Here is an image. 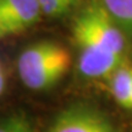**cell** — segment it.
<instances>
[{"label": "cell", "mask_w": 132, "mask_h": 132, "mask_svg": "<svg viewBox=\"0 0 132 132\" xmlns=\"http://www.w3.org/2000/svg\"><path fill=\"white\" fill-rule=\"evenodd\" d=\"M0 132H33V127L29 119L19 111L0 119Z\"/></svg>", "instance_id": "8"}, {"label": "cell", "mask_w": 132, "mask_h": 132, "mask_svg": "<svg viewBox=\"0 0 132 132\" xmlns=\"http://www.w3.org/2000/svg\"><path fill=\"white\" fill-rule=\"evenodd\" d=\"M47 132H119L111 120L89 105L77 104L62 110Z\"/></svg>", "instance_id": "3"}, {"label": "cell", "mask_w": 132, "mask_h": 132, "mask_svg": "<svg viewBox=\"0 0 132 132\" xmlns=\"http://www.w3.org/2000/svg\"><path fill=\"white\" fill-rule=\"evenodd\" d=\"M100 3L120 28L132 32V0H100Z\"/></svg>", "instance_id": "6"}, {"label": "cell", "mask_w": 132, "mask_h": 132, "mask_svg": "<svg viewBox=\"0 0 132 132\" xmlns=\"http://www.w3.org/2000/svg\"><path fill=\"white\" fill-rule=\"evenodd\" d=\"M5 88H6V78H5V73L0 75V97L3 95Z\"/></svg>", "instance_id": "9"}, {"label": "cell", "mask_w": 132, "mask_h": 132, "mask_svg": "<svg viewBox=\"0 0 132 132\" xmlns=\"http://www.w3.org/2000/svg\"><path fill=\"white\" fill-rule=\"evenodd\" d=\"M72 37L78 48L77 67L86 78L109 77L123 62V31L100 1H92L78 12L72 24Z\"/></svg>", "instance_id": "1"}, {"label": "cell", "mask_w": 132, "mask_h": 132, "mask_svg": "<svg viewBox=\"0 0 132 132\" xmlns=\"http://www.w3.org/2000/svg\"><path fill=\"white\" fill-rule=\"evenodd\" d=\"M109 80L110 90L114 99L119 105L126 109L132 93V66L122 62L109 76Z\"/></svg>", "instance_id": "5"}, {"label": "cell", "mask_w": 132, "mask_h": 132, "mask_svg": "<svg viewBox=\"0 0 132 132\" xmlns=\"http://www.w3.org/2000/svg\"><path fill=\"white\" fill-rule=\"evenodd\" d=\"M0 75H4V66H3L1 61H0Z\"/></svg>", "instance_id": "11"}, {"label": "cell", "mask_w": 132, "mask_h": 132, "mask_svg": "<svg viewBox=\"0 0 132 132\" xmlns=\"http://www.w3.org/2000/svg\"><path fill=\"white\" fill-rule=\"evenodd\" d=\"M71 66V54L62 44L53 40L33 43L17 57V73L29 90L50 89L66 75Z\"/></svg>", "instance_id": "2"}, {"label": "cell", "mask_w": 132, "mask_h": 132, "mask_svg": "<svg viewBox=\"0 0 132 132\" xmlns=\"http://www.w3.org/2000/svg\"><path fill=\"white\" fill-rule=\"evenodd\" d=\"M126 109H132V93L130 95V99H128V103H127V108Z\"/></svg>", "instance_id": "10"}, {"label": "cell", "mask_w": 132, "mask_h": 132, "mask_svg": "<svg viewBox=\"0 0 132 132\" xmlns=\"http://www.w3.org/2000/svg\"><path fill=\"white\" fill-rule=\"evenodd\" d=\"M38 1L42 16L55 19L70 12L81 0H38Z\"/></svg>", "instance_id": "7"}, {"label": "cell", "mask_w": 132, "mask_h": 132, "mask_svg": "<svg viewBox=\"0 0 132 132\" xmlns=\"http://www.w3.org/2000/svg\"><path fill=\"white\" fill-rule=\"evenodd\" d=\"M40 17L38 0H0V40L29 29Z\"/></svg>", "instance_id": "4"}]
</instances>
